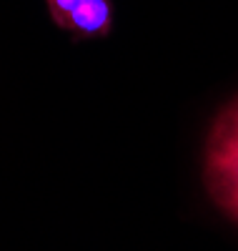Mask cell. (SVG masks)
<instances>
[{"instance_id":"2","label":"cell","mask_w":238,"mask_h":251,"mask_svg":"<svg viewBox=\"0 0 238 251\" xmlns=\"http://www.w3.org/2000/svg\"><path fill=\"white\" fill-rule=\"evenodd\" d=\"M113 25V5L111 0H83V3L63 20L60 28L75 35H108Z\"/></svg>"},{"instance_id":"1","label":"cell","mask_w":238,"mask_h":251,"mask_svg":"<svg viewBox=\"0 0 238 251\" xmlns=\"http://www.w3.org/2000/svg\"><path fill=\"white\" fill-rule=\"evenodd\" d=\"M206 174L215 201L238 219V100L215 121L208 143Z\"/></svg>"},{"instance_id":"3","label":"cell","mask_w":238,"mask_h":251,"mask_svg":"<svg viewBox=\"0 0 238 251\" xmlns=\"http://www.w3.org/2000/svg\"><path fill=\"white\" fill-rule=\"evenodd\" d=\"M80 3H83V0H48V8H50L53 20L60 25L63 20H66V18H68Z\"/></svg>"}]
</instances>
